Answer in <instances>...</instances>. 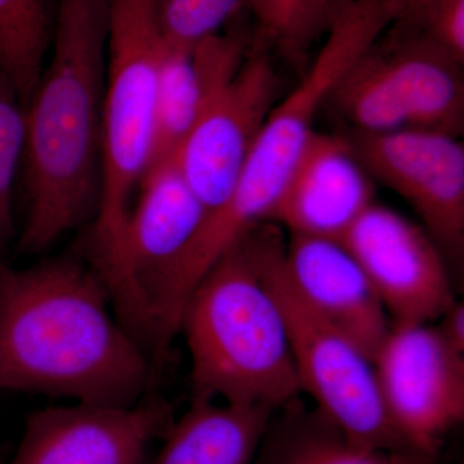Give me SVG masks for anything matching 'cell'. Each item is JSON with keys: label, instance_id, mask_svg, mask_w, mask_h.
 Listing matches in <instances>:
<instances>
[{"label": "cell", "instance_id": "6da1fadb", "mask_svg": "<svg viewBox=\"0 0 464 464\" xmlns=\"http://www.w3.org/2000/svg\"><path fill=\"white\" fill-rule=\"evenodd\" d=\"M111 306L93 266L63 257L14 268L0 257V391L111 406L145 398L151 360Z\"/></svg>", "mask_w": 464, "mask_h": 464}, {"label": "cell", "instance_id": "7a4b0ae2", "mask_svg": "<svg viewBox=\"0 0 464 464\" xmlns=\"http://www.w3.org/2000/svg\"><path fill=\"white\" fill-rule=\"evenodd\" d=\"M53 52L26 103L27 218L20 250L50 248L96 213L106 78V0H58Z\"/></svg>", "mask_w": 464, "mask_h": 464}, {"label": "cell", "instance_id": "3957f363", "mask_svg": "<svg viewBox=\"0 0 464 464\" xmlns=\"http://www.w3.org/2000/svg\"><path fill=\"white\" fill-rule=\"evenodd\" d=\"M259 226L195 286L179 332L190 353L194 400L276 411L302 390L285 320L259 267Z\"/></svg>", "mask_w": 464, "mask_h": 464}, {"label": "cell", "instance_id": "277c9868", "mask_svg": "<svg viewBox=\"0 0 464 464\" xmlns=\"http://www.w3.org/2000/svg\"><path fill=\"white\" fill-rule=\"evenodd\" d=\"M386 0H350L304 78L279 100L250 148L231 194L208 212L200 235L224 250L271 218L297 168L319 110L341 76L393 24Z\"/></svg>", "mask_w": 464, "mask_h": 464}, {"label": "cell", "instance_id": "5b68a950", "mask_svg": "<svg viewBox=\"0 0 464 464\" xmlns=\"http://www.w3.org/2000/svg\"><path fill=\"white\" fill-rule=\"evenodd\" d=\"M108 45L101 130L100 198L92 265L115 258L154 154L157 70L163 33L157 0H106Z\"/></svg>", "mask_w": 464, "mask_h": 464}, {"label": "cell", "instance_id": "8992f818", "mask_svg": "<svg viewBox=\"0 0 464 464\" xmlns=\"http://www.w3.org/2000/svg\"><path fill=\"white\" fill-rule=\"evenodd\" d=\"M284 246L280 234L259 226V267L285 320L302 392L357 447L415 450L387 413L373 362L293 288L284 270Z\"/></svg>", "mask_w": 464, "mask_h": 464}, {"label": "cell", "instance_id": "52a82bcc", "mask_svg": "<svg viewBox=\"0 0 464 464\" xmlns=\"http://www.w3.org/2000/svg\"><path fill=\"white\" fill-rule=\"evenodd\" d=\"M192 58L200 110L177 160L210 212L231 194L256 137L279 101L280 82L267 52L246 53L237 34L208 36Z\"/></svg>", "mask_w": 464, "mask_h": 464}, {"label": "cell", "instance_id": "ba28073f", "mask_svg": "<svg viewBox=\"0 0 464 464\" xmlns=\"http://www.w3.org/2000/svg\"><path fill=\"white\" fill-rule=\"evenodd\" d=\"M391 420L411 448L439 456L464 420V353L438 328L391 325L373 359Z\"/></svg>", "mask_w": 464, "mask_h": 464}, {"label": "cell", "instance_id": "9c48e42d", "mask_svg": "<svg viewBox=\"0 0 464 464\" xmlns=\"http://www.w3.org/2000/svg\"><path fill=\"white\" fill-rule=\"evenodd\" d=\"M208 210L186 179L177 154L150 166L130 208L121 248L100 273L116 315L139 341L143 280L172 261L194 237Z\"/></svg>", "mask_w": 464, "mask_h": 464}, {"label": "cell", "instance_id": "30bf717a", "mask_svg": "<svg viewBox=\"0 0 464 464\" xmlns=\"http://www.w3.org/2000/svg\"><path fill=\"white\" fill-rule=\"evenodd\" d=\"M341 243L362 266L391 325L431 323L456 302L435 241L392 209L372 204Z\"/></svg>", "mask_w": 464, "mask_h": 464}, {"label": "cell", "instance_id": "8fae6325", "mask_svg": "<svg viewBox=\"0 0 464 464\" xmlns=\"http://www.w3.org/2000/svg\"><path fill=\"white\" fill-rule=\"evenodd\" d=\"M174 422L172 406L158 395L130 406H52L29 415L9 464H146Z\"/></svg>", "mask_w": 464, "mask_h": 464}, {"label": "cell", "instance_id": "7c38bea8", "mask_svg": "<svg viewBox=\"0 0 464 464\" xmlns=\"http://www.w3.org/2000/svg\"><path fill=\"white\" fill-rule=\"evenodd\" d=\"M353 145L368 173L414 208L432 239L459 255L464 241V148L457 137L402 130L359 133Z\"/></svg>", "mask_w": 464, "mask_h": 464}, {"label": "cell", "instance_id": "4fadbf2b", "mask_svg": "<svg viewBox=\"0 0 464 464\" xmlns=\"http://www.w3.org/2000/svg\"><path fill=\"white\" fill-rule=\"evenodd\" d=\"M284 270L299 297L373 362L391 320L362 266L338 240L290 235Z\"/></svg>", "mask_w": 464, "mask_h": 464}, {"label": "cell", "instance_id": "5bb4252c", "mask_svg": "<svg viewBox=\"0 0 464 464\" xmlns=\"http://www.w3.org/2000/svg\"><path fill=\"white\" fill-rule=\"evenodd\" d=\"M373 199L353 142L315 130L271 218L290 235L341 241Z\"/></svg>", "mask_w": 464, "mask_h": 464}, {"label": "cell", "instance_id": "9a60e30c", "mask_svg": "<svg viewBox=\"0 0 464 464\" xmlns=\"http://www.w3.org/2000/svg\"><path fill=\"white\" fill-rule=\"evenodd\" d=\"M399 32L389 36L382 34L375 48L409 130L457 137L464 118L462 65L433 44L417 26L399 24Z\"/></svg>", "mask_w": 464, "mask_h": 464}, {"label": "cell", "instance_id": "2e32d148", "mask_svg": "<svg viewBox=\"0 0 464 464\" xmlns=\"http://www.w3.org/2000/svg\"><path fill=\"white\" fill-rule=\"evenodd\" d=\"M252 464H441L418 450L365 449L348 441L319 409L297 400L277 409L267 424Z\"/></svg>", "mask_w": 464, "mask_h": 464}, {"label": "cell", "instance_id": "e0dca14e", "mask_svg": "<svg viewBox=\"0 0 464 464\" xmlns=\"http://www.w3.org/2000/svg\"><path fill=\"white\" fill-rule=\"evenodd\" d=\"M274 411L192 400L151 464H252Z\"/></svg>", "mask_w": 464, "mask_h": 464}, {"label": "cell", "instance_id": "ac0fdd59", "mask_svg": "<svg viewBox=\"0 0 464 464\" xmlns=\"http://www.w3.org/2000/svg\"><path fill=\"white\" fill-rule=\"evenodd\" d=\"M52 30L50 0H0V72L25 108L44 70Z\"/></svg>", "mask_w": 464, "mask_h": 464}, {"label": "cell", "instance_id": "d6986e66", "mask_svg": "<svg viewBox=\"0 0 464 464\" xmlns=\"http://www.w3.org/2000/svg\"><path fill=\"white\" fill-rule=\"evenodd\" d=\"M199 79L192 51L163 43L157 70V106L152 163L176 155L200 110Z\"/></svg>", "mask_w": 464, "mask_h": 464}, {"label": "cell", "instance_id": "ffe728a7", "mask_svg": "<svg viewBox=\"0 0 464 464\" xmlns=\"http://www.w3.org/2000/svg\"><path fill=\"white\" fill-rule=\"evenodd\" d=\"M266 42L293 65L306 63L311 48L334 25L350 0H244Z\"/></svg>", "mask_w": 464, "mask_h": 464}, {"label": "cell", "instance_id": "44dd1931", "mask_svg": "<svg viewBox=\"0 0 464 464\" xmlns=\"http://www.w3.org/2000/svg\"><path fill=\"white\" fill-rule=\"evenodd\" d=\"M25 134V106L0 72V257L14 237V188Z\"/></svg>", "mask_w": 464, "mask_h": 464}, {"label": "cell", "instance_id": "7402d4cb", "mask_svg": "<svg viewBox=\"0 0 464 464\" xmlns=\"http://www.w3.org/2000/svg\"><path fill=\"white\" fill-rule=\"evenodd\" d=\"M164 42L194 50L219 33L246 5L244 0H157Z\"/></svg>", "mask_w": 464, "mask_h": 464}, {"label": "cell", "instance_id": "603a6c76", "mask_svg": "<svg viewBox=\"0 0 464 464\" xmlns=\"http://www.w3.org/2000/svg\"><path fill=\"white\" fill-rule=\"evenodd\" d=\"M414 26L440 50L463 65L464 0H438Z\"/></svg>", "mask_w": 464, "mask_h": 464}, {"label": "cell", "instance_id": "cb8c5ba5", "mask_svg": "<svg viewBox=\"0 0 464 464\" xmlns=\"http://www.w3.org/2000/svg\"><path fill=\"white\" fill-rule=\"evenodd\" d=\"M439 320L440 324L436 328L440 334L451 347L464 353V306L462 302H454Z\"/></svg>", "mask_w": 464, "mask_h": 464}, {"label": "cell", "instance_id": "d4e9b609", "mask_svg": "<svg viewBox=\"0 0 464 464\" xmlns=\"http://www.w3.org/2000/svg\"><path fill=\"white\" fill-rule=\"evenodd\" d=\"M395 14V23L414 25L438 0H386Z\"/></svg>", "mask_w": 464, "mask_h": 464}]
</instances>
